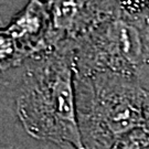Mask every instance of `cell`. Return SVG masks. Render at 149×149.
I'll list each match as a JSON object with an SVG mask.
<instances>
[{
	"label": "cell",
	"instance_id": "1",
	"mask_svg": "<svg viewBox=\"0 0 149 149\" xmlns=\"http://www.w3.org/2000/svg\"><path fill=\"white\" fill-rule=\"evenodd\" d=\"M19 68L16 108L26 132L60 147L84 149L76 116L73 43L33 56Z\"/></svg>",
	"mask_w": 149,
	"mask_h": 149
},
{
	"label": "cell",
	"instance_id": "2",
	"mask_svg": "<svg viewBox=\"0 0 149 149\" xmlns=\"http://www.w3.org/2000/svg\"><path fill=\"white\" fill-rule=\"evenodd\" d=\"M145 92L138 75L75 74L76 116L84 149H112L123 136L144 126Z\"/></svg>",
	"mask_w": 149,
	"mask_h": 149
},
{
	"label": "cell",
	"instance_id": "3",
	"mask_svg": "<svg viewBox=\"0 0 149 149\" xmlns=\"http://www.w3.org/2000/svg\"><path fill=\"white\" fill-rule=\"evenodd\" d=\"M73 47L76 75H138L149 65V32L143 18L127 17L120 11L83 34Z\"/></svg>",
	"mask_w": 149,
	"mask_h": 149
},
{
	"label": "cell",
	"instance_id": "4",
	"mask_svg": "<svg viewBox=\"0 0 149 149\" xmlns=\"http://www.w3.org/2000/svg\"><path fill=\"white\" fill-rule=\"evenodd\" d=\"M49 27V0H29L0 31L1 71L17 69L27 60L47 53Z\"/></svg>",
	"mask_w": 149,
	"mask_h": 149
},
{
	"label": "cell",
	"instance_id": "5",
	"mask_svg": "<svg viewBox=\"0 0 149 149\" xmlns=\"http://www.w3.org/2000/svg\"><path fill=\"white\" fill-rule=\"evenodd\" d=\"M47 51L74 43L83 34L119 12L118 0H49Z\"/></svg>",
	"mask_w": 149,
	"mask_h": 149
},
{
	"label": "cell",
	"instance_id": "6",
	"mask_svg": "<svg viewBox=\"0 0 149 149\" xmlns=\"http://www.w3.org/2000/svg\"><path fill=\"white\" fill-rule=\"evenodd\" d=\"M112 149H149V129L145 126L135 128L123 136Z\"/></svg>",
	"mask_w": 149,
	"mask_h": 149
},
{
	"label": "cell",
	"instance_id": "7",
	"mask_svg": "<svg viewBox=\"0 0 149 149\" xmlns=\"http://www.w3.org/2000/svg\"><path fill=\"white\" fill-rule=\"evenodd\" d=\"M118 7L123 15L138 18L149 12V0H118Z\"/></svg>",
	"mask_w": 149,
	"mask_h": 149
},
{
	"label": "cell",
	"instance_id": "8",
	"mask_svg": "<svg viewBox=\"0 0 149 149\" xmlns=\"http://www.w3.org/2000/svg\"><path fill=\"white\" fill-rule=\"evenodd\" d=\"M143 114H144V126L149 129V91L147 90L145 92Z\"/></svg>",
	"mask_w": 149,
	"mask_h": 149
},
{
	"label": "cell",
	"instance_id": "9",
	"mask_svg": "<svg viewBox=\"0 0 149 149\" xmlns=\"http://www.w3.org/2000/svg\"><path fill=\"white\" fill-rule=\"evenodd\" d=\"M141 18H143V20H144V22H145V26H146V28H147V30H148V32H149V12L146 13L145 16H143Z\"/></svg>",
	"mask_w": 149,
	"mask_h": 149
},
{
	"label": "cell",
	"instance_id": "10",
	"mask_svg": "<svg viewBox=\"0 0 149 149\" xmlns=\"http://www.w3.org/2000/svg\"><path fill=\"white\" fill-rule=\"evenodd\" d=\"M61 149H79L74 147V146H72V145H63V146H61Z\"/></svg>",
	"mask_w": 149,
	"mask_h": 149
}]
</instances>
